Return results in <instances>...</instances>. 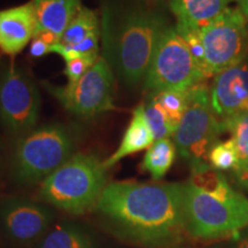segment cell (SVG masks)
Wrapping results in <instances>:
<instances>
[{"instance_id": "1", "label": "cell", "mask_w": 248, "mask_h": 248, "mask_svg": "<svg viewBox=\"0 0 248 248\" xmlns=\"http://www.w3.org/2000/svg\"><path fill=\"white\" fill-rule=\"evenodd\" d=\"M95 210L121 237L145 247L175 241L184 228V184H107Z\"/></svg>"}, {"instance_id": "2", "label": "cell", "mask_w": 248, "mask_h": 248, "mask_svg": "<svg viewBox=\"0 0 248 248\" xmlns=\"http://www.w3.org/2000/svg\"><path fill=\"white\" fill-rule=\"evenodd\" d=\"M160 14L141 7H105L101 16V58L126 86L146 76L155 46L166 29Z\"/></svg>"}, {"instance_id": "3", "label": "cell", "mask_w": 248, "mask_h": 248, "mask_svg": "<svg viewBox=\"0 0 248 248\" xmlns=\"http://www.w3.org/2000/svg\"><path fill=\"white\" fill-rule=\"evenodd\" d=\"M106 167L93 154L77 153L42 182L39 195L71 215L95 208L107 186Z\"/></svg>"}, {"instance_id": "4", "label": "cell", "mask_w": 248, "mask_h": 248, "mask_svg": "<svg viewBox=\"0 0 248 248\" xmlns=\"http://www.w3.org/2000/svg\"><path fill=\"white\" fill-rule=\"evenodd\" d=\"M248 226V199L241 194L224 201L184 184V228L192 238H233Z\"/></svg>"}, {"instance_id": "5", "label": "cell", "mask_w": 248, "mask_h": 248, "mask_svg": "<svg viewBox=\"0 0 248 248\" xmlns=\"http://www.w3.org/2000/svg\"><path fill=\"white\" fill-rule=\"evenodd\" d=\"M74 141L66 128L57 124L39 126L18 139L12 168L22 184L43 182L73 156Z\"/></svg>"}, {"instance_id": "6", "label": "cell", "mask_w": 248, "mask_h": 248, "mask_svg": "<svg viewBox=\"0 0 248 248\" xmlns=\"http://www.w3.org/2000/svg\"><path fill=\"white\" fill-rule=\"evenodd\" d=\"M144 88L151 94L187 91L206 79L190 48L176 28L167 27L155 46Z\"/></svg>"}, {"instance_id": "7", "label": "cell", "mask_w": 248, "mask_h": 248, "mask_svg": "<svg viewBox=\"0 0 248 248\" xmlns=\"http://www.w3.org/2000/svg\"><path fill=\"white\" fill-rule=\"evenodd\" d=\"M222 132L210 104V91L204 83L188 90L187 107L173 133L175 146L190 164L208 162V153Z\"/></svg>"}, {"instance_id": "8", "label": "cell", "mask_w": 248, "mask_h": 248, "mask_svg": "<svg viewBox=\"0 0 248 248\" xmlns=\"http://www.w3.org/2000/svg\"><path fill=\"white\" fill-rule=\"evenodd\" d=\"M208 76L244 62L248 54L247 18L240 8L228 7L201 29Z\"/></svg>"}, {"instance_id": "9", "label": "cell", "mask_w": 248, "mask_h": 248, "mask_svg": "<svg viewBox=\"0 0 248 248\" xmlns=\"http://www.w3.org/2000/svg\"><path fill=\"white\" fill-rule=\"evenodd\" d=\"M115 75L101 57L82 78L64 86L46 84L47 91L68 111L82 117H92L115 109Z\"/></svg>"}, {"instance_id": "10", "label": "cell", "mask_w": 248, "mask_h": 248, "mask_svg": "<svg viewBox=\"0 0 248 248\" xmlns=\"http://www.w3.org/2000/svg\"><path fill=\"white\" fill-rule=\"evenodd\" d=\"M40 95L29 76L9 66L0 74V121L12 135L23 137L38 121Z\"/></svg>"}, {"instance_id": "11", "label": "cell", "mask_w": 248, "mask_h": 248, "mask_svg": "<svg viewBox=\"0 0 248 248\" xmlns=\"http://www.w3.org/2000/svg\"><path fill=\"white\" fill-rule=\"evenodd\" d=\"M210 104L222 132L230 131L248 114V63L241 62L217 74L210 90Z\"/></svg>"}, {"instance_id": "12", "label": "cell", "mask_w": 248, "mask_h": 248, "mask_svg": "<svg viewBox=\"0 0 248 248\" xmlns=\"http://www.w3.org/2000/svg\"><path fill=\"white\" fill-rule=\"evenodd\" d=\"M2 228L11 239L18 243L36 240L48 231L54 214L47 207L20 197H11L0 207Z\"/></svg>"}, {"instance_id": "13", "label": "cell", "mask_w": 248, "mask_h": 248, "mask_svg": "<svg viewBox=\"0 0 248 248\" xmlns=\"http://www.w3.org/2000/svg\"><path fill=\"white\" fill-rule=\"evenodd\" d=\"M37 16L33 2L0 11V51L15 57L33 39Z\"/></svg>"}, {"instance_id": "14", "label": "cell", "mask_w": 248, "mask_h": 248, "mask_svg": "<svg viewBox=\"0 0 248 248\" xmlns=\"http://www.w3.org/2000/svg\"><path fill=\"white\" fill-rule=\"evenodd\" d=\"M233 0H169L177 26L199 29L222 14Z\"/></svg>"}, {"instance_id": "15", "label": "cell", "mask_w": 248, "mask_h": 248, "mask_svg": "<svg viewBox=\"0 0 248 248\" xmlns=\"http://www.w3.org/2000/svg\"><path fill=\"white\" fill-rule=\"evenodd\" d=\"M37 30L53 33L60 40L68 24L82 7L80 0H32Z\"/></svg>"}, {"instance_id": "16", "label": "cell", "mask_w": 248, "mask_h": 248, "mask_svg": "<svg viewBox=\"0 0 248 248\" xmlns=\"http://www.w3.org/2000/svg\"><path fill=\"white\" fill-rule=\"evenodd\" d=\"M154 141L153 133H152L144 116L142 106L139 105L133 110L132 119L124 132L119 148L106 161H104V166L106 167V169H109L124 157L150 148L154 144Z\"/></svg>"}, {"instance_id": "17", "label": "cell", "mask_w": 248, "mask_h": 248, "mask_svg": "<svg viewBox=\"0 0 248 248\" xmlns=\"http://www.w3.org/2000/svg\"><path fill=\"white\" fill-rule=\"evenodd\" d=\"M188 183L197 190L224 201L234 200L241 195L231 187L225 176L210 167L208 162L191 164V178Z\"/></svg>"}, {"instance_id": "18", "label": "cell", "mask_w": 248, "mask_h": 248, "mask_svg": "<svg viewBox=\"0 0 248 248\" xmlns=\"http://www.w3.org/2000/svg\"><path fill=\"white\" fill-rule=\"evenodd\" d=\"M37 248H98L88 230L74 223H59L48 229Z\"/></svg>"}, {"instance_id": "19", "label": "cell", "mask_w": 248, "mask_h": 248, "mask_svg": "<svg viewBox=\"0 0 248 248\" xmlns=\"http://www.w3.org/2000/svg\"><path fill=\"white\" fill-rule=\"evenodd\" d=\"M176 152L177 148L175 146V142L168 138L154 141V144L147 148L142 160V170L150 173L154 181H159L171 168L176 159Z\"/></svg>"}, {"instance_id": "20", "label": "cell", "mask_w": 248, "mask_h": 248, "mask_svg": "<svg viewBox=\"0 0 248 248\" xmlns=\"http://www.w3.org/2000/svg\"><path fill=\"white\" fill-rule=\"evenodd\" d=\"M97 33H100V24L97 14L92 9L82 6L71 22L68 24L59 43L64 46L74 47L83 40Z\"/></svg>"}, {"instance_id": "21", "label": "cell", "mask_w": 248, "mask_h": 248, "mask_svg": "<svg viewBox=\"0 0 248 248\" xmlns=\"http://www.w3.org/2000/svg\"><path fill=\"white\" fill-rule=\"evenodd\" d=\"M151 97H153L163 108L170 126L175 133L187 107L188 90L187 91H162L152 94Z\"/></svg>"}, {"instance_id": "22", "label": "cell", "mask_w": 248, "mask_h": 248, "mask_svg": "<svg viewBox=\"0 0 248 248\" xmlns=\"http://www.w3.org/2000/svg\"><path fill=\"white\" fill-rule=\"evenodd\" d=\"M230 131L239 153V166L233 172L240 184L248 188V114L238 120Z\"/></svg>"}, {"instance_id": "23", "label": "cell", "mask_w": 248, "mask_h": 248, "mask_svg": "<svg viewBox=\"0 0 248 248\" xmlns=\"http://www.w3.org/2000/svg\"><path fill=\"white\" fill-rule=\"evenodd\" d=\"M207 160L209 166L218 171H234L239 166V153L232 138L225 141L216 142L209 151Z\"/></svg>"}, {"instance_id": "24", "label": "cell", "mask_w": 248, "mask_h": 248, "mask_svg": "<svg viewBox=\"0 0 248 248\" xmlns=\"http://www.w3.org/2000/svg\"><path fill=\"white\" fill-rule=\"evenodd\" d=\"M142 110H144V116L146 122L150 126L153 137L156 140L168 138L169 136L173 135V131L170 126V123L164 113L163 108L153 97L148 99L146 104H141Z\"/></svg>"}, {"instance_id": "25", "label": "cell", "mask_w": 248, "mask_h": 248, "mask_svg": "<svg viewBox=\"0 0 248 248\" xmlns=\"http://www.w3.org/2000/svg\"><path fill=\"white\" fill-rule=\"evenodd\" d=\"M176 30L181 35L187 44L190 48L191 54L193 55L194 60L199 64L201 71L206 78H209L208 71H207L206 64V52H204V46L202 43V37H201V30L199 29H192V28L179 27L176 26Z\"/></svg>"}, {"instance_id": "26", "label": "cell", "mask_w": 248, "mask_h": 248, "mask_svg": "<svg viewBox=\"0 0 248 248\" xmlns=\"http://www.w3.org/2000/svg\"><path fill=\"white\" fill-rule=\"evenodd\" d=\"M100 57H93V55H83L74 60L66 62L64 68V75L67 76L69 83H75L82 78L88 71L93 67V64L99 60Z\"/></svg>"}, {"instance_id": "27", "label": "cell", "mask_w": 248, "mask_h": 248, "mask_svg": "<svg viewBox=\"0 0 248 248\" xmlns=\"http://www.w3.org/2000/svg\"><path fill=\"white\" fill-rule=\"evenodd\" d=\"M229 248H248V229H244L232 238V243L228 245Z\"/></svg>"}, {"instance_id": "28", "label": "cell", "mask_w": 248, "mask_h": 248, "mask_svg": "<svg viewBox=\"0 0 248 248\" xmlns=\"http://www.w3.org/2000/svg\"><path fill=\"white\" fill-rule=\"evenodd\" d=\"M239 2V8L243 12V14L248 18V0H238Z\"/></svg>"}, {"instance_id": "29", "label": "cell", "mask_w": 248, "mask_h": 248, "mask_svg": "<svg viewBox=\"0 0 248 248\" xmlns=\"http://www.w3.org/2000/svg\"><path fill=\"white\" fill-rule=\"evenodd\" d=\"M216 248H229L228 246H218V247H216Z\"/></svg>"}]
</instances>
